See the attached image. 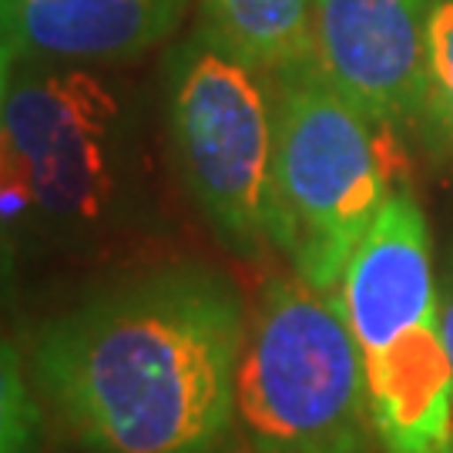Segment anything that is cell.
Listing matches in <instances>:
<instances>
[{
  "label": "cell",
  "mask_w": 453,
  "mask_h": 453,
  "mask_svg": "<svg viewBox=\"0 0 453 453\" xmlns=\"http://www.w3.org/2000/svg\"><path fill=\"white\" fill-rule=\"evenodd\" d=\"M249 319L222 275L165 269L67 309L34 346V376L95 453H219L235 423Z\"/></svg>",
  "instance_id": "cell-1"
},
{
  "label": "cell",
  "mask_w": 453,
  "mask_h": 453,
  "mask_svg": "<svg viewBox=\"0 0 453 453\" xmlns=\"http://www.w3.org/2000/svg\"><path fill=\"white\" fill-rule=\"evenodd\" d=\"M340 303L363 357L376 440L387 453H440L453 440V366L430 226L406 188L389 195L363 235Z\"/></svg>",
  "instance_id": "cell-2"
},
{
  "label": "cell",
  "mask_w": 453,
  "mask_h": 453,
  "mask_svg": "<svg viewBox=\"0 0 453 453\" xmlns=\"http://www.w3.org/2000/svg\"><path fill=\"white\" fill-rule=\"evenodd\" d=\"M273 239L299 279L340 292L346 265L393 195L389 128L342 97L319 61L273 74Z\"/></svg>",
  "instance_id": "cell-3"
},
{
  "label": "cell",
  "mask_w": 453,
  "mask_h": 453,
  "mask_svg": "<svg viewBox=\"0 0 453 453\" xmlns=\"http://www.w3.org/2000/svg\"><path fill=\"white\" fill-rule=\"evenodd\" d=\"M121 195V101L81 67L11 78L0 108V242H78Z\"/></svg>",
  "instance_id": "cell-4"
},
{
  "label": "cell",
  "mask_w": 453,
  "mask_h": 453,
  "mask_svg": "<svg viewBox=\"0 0 453 453\" xmlns=\"http://www.w3.org/2000/svg\"><path fill=\"white\" fill-rule=\"evenodd\" d=\"M235 420L256 453H366L370 396L340 292L299 275L265 286L239 363Z\"/></svg>",
  "instance_id": "cell-5"
},
{
  "label": "cell",
  "mask_w": 453,
  "mask_h": 453,
  "mask_svg": "<svg viewBox=\"0 0 453 453\" xmlns=\"http://www.w3.org/2000/svg\"><path fill=\"white\" fill-rule=\"evenodd\" d=\"M269 74L198 31L168 74L181 181L235 252H259L273 215L275 104Z\"/></svg>",
  "instance_id": "cell-6"
},
{
  "label": "cell",
  "mask_w": 453,
  "mask_h": 453,
  "mask_svg": "<svg viewBox=\"0 0 453 453\" xmlns=\"http://www.w3.org/2000/svg\"><path fill=\"white\" fill-rule=\"evenodd\" d=\"M430 11L434 0H312L323 74L387 128L423 111Z\"/></svg>",
  "instance_id": "cell-7"
},
{
  "label": "cell",
  "mask_w": 453,
  "mask_h": 453,
  "mask_svg": "<svg viewBox=\"0 0 453 453\" xmlns=\"http://www.w3.org/2000/svg\"><path fill=\"white\" fill-rule=\"evenodd\" d=\"M188 0H0V44L14 61L111 65L162 44Z\"/></svg>",
  "instance_id": "cell-8"
},
{
  "label": "cell",
  "mask_w": 453,
  "mask_h": 453,
  "mask_svg": "<svg viewBox=\"0 0 453 453\" xmlns=\"http://www.w3.org/2000/svg\"><path fill=\"white\" fill-rule=\"evenodd\" d=\"M202 31L269 78L316 61L312 0H202Z\"/></svg>",
  "instance_id": "cell-9"
},
{
  "label": "cell",
  "mask_w": 453,
  "mask_h": 453,
  "mask_svg": "<svg viewBox=\"0 0 453 453\" xmlns=\"http://www.w3.org/2000/svg\"><path fill=\"white\" fill-rule=\"evenodd\" d=\"M420 118H426L443 148L453 151V0H434L430 11Z\"/></svg>",
  "instance_id": "cell-10"
},
{
  "label": "cell",
  "mask_w": 453,
  "mask_h": 453,
  "mask_svg": "<svg viewBox=\"0 0 453 453\" xmlns=\"http://www.w3.org/2000/svg\"><path fill=\"white\" fill-rule=\"evenodd\" d=\"M41 410L34 403L14 346L0 340V453H34Z\"/></svg>",
  "instance_id": "cell-11"
},
{
  "label": "cell",
  "mask_w": 453,
  "mask_h": 453,
  "mask_svg": "<svg viewBox=\"0 0 453 453\" xmlns=\"http://www.w3.org/2000/svg\"><path fill=\"white\" fill-rule=\"evenodd\" d=\"M11 78H14V54L0 44V108H4V97H7V88H11ZM14 256L7 252V245L0 242V279L7 275Z\"/></svg>",
  "instance_id": "cell-12"
},
{
  "label": "cell",
  "mask_w": 453,
  "mask_h": 453,
  "mask_svg": "<svg viewBox=\"0 0 453 453\" xmlns=\"http://www.w3.org/2000/svg\"><path fill=\"white\" fill-rule=\"evenodd\" d=\"M440 326H443V346H447V357H450L453 366V286L440 303Z\"/></svg>",
  "instance_id": "cell-13"
},
{
  "label": "cell",
  "mask_w": 453,
  "mask_h": 453,
  "mask_svg": "<svg viewBox=\"0 0 453 453\" xmlns=\"http://www.w3.org/2000/svg\"><path fill=\"white\" fill-rule=\"evenodd\" d=\"M440 453H453V440H450V443H447V447H443Z\"/></svg>",
  "instance_id": "cell-14"
}]
</instances>
